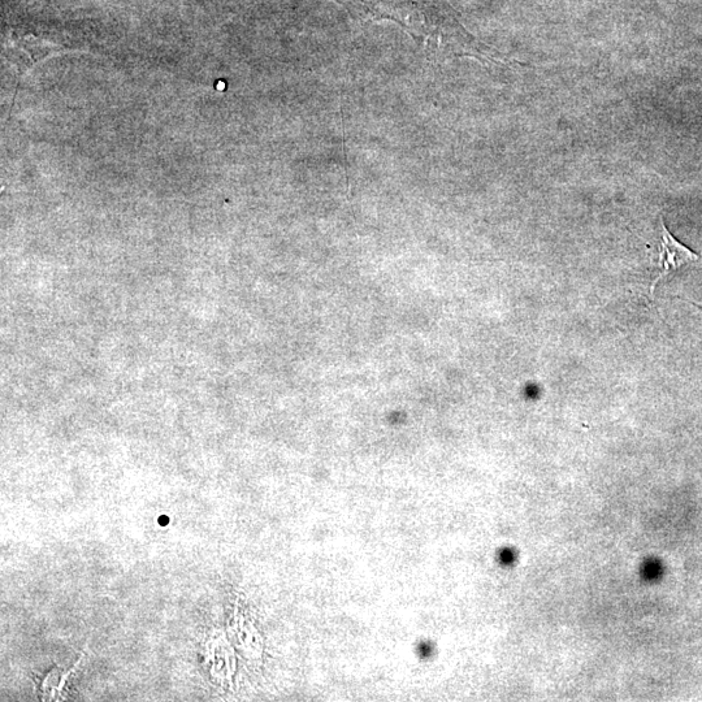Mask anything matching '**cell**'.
Listing matches in <instances>:
<instances>
[{
  "instance_id": "cell-1",
  "label": "cell",
  "mask_w": 702,
  "mask_h": 702,
  "mask_svg": "<svg viewBox=\"0 0 702 702\" xmlns=\"http://www.w3.org/2000/svg\"><path fill=\"white\" fill-rule=\"evenodd\" d=\"M699 260V255L689 250L687 246L680 244L678 240L669 232L665 223L661 220V244L660 253H658V268L660 275L653 281L650 286V292H654L657 284L663 279H666L671 272L679 270L684 264L696 262Z\"/></svg>"
}]
</instances>
